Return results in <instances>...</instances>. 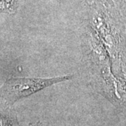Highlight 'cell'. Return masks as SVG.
Here are the masks:
<instances>
[{
  "label": "cell",
  "mask_w": 126,
  "mask_h": 126,
  "mask_svg": "<svg viewBox=\"0 0 126 126\" xmlns=\"http://www.w3.org/2000/svg\"><path fill=\"white\" fill-rule=\"evenodd\" d=\"M72 74L51 78H11L0 87V100L10 106L58 83L71 80Z\"/></svg>",
  "instance_id": "obj_1"
},
{
  "label": "cell",
  "mask_w": 126,
  "mask_h": 126,
  "mask_svg": "<svg viewBox=\"0 0 126 126\" xmlns=\"http://www.w3.org/2000/svg\"><path fill=\"white\" fill-rule=\"evenodd\" d=\"M0 126H20L17 114L13 107L0 100Z\"/></svg>",
  "instance_id": "obj_2"
},
{
  "label": "cell",
  "mask_w": 126,
  "mask_h": 126,
  "mask_svg": "<svg viewBox=\"0 0 126 126\" xmlns=\"http://www.w3.org/2000/svg\"><path fill=\"white\" fill-rule=\"evenodd\" d=\"M18 7V0H0V13L13 14Z\"/></svg>",
  "instance_id": "obj_3"
},
{
  "label": "cell",
  "mask_w": 126,
  "mask_h": 126,
  "mask_svg": "<svg viewBox=\"0 0 126 126\" xmlns=\"http://www.w3.org/2000/svg\"><path fill=\"white\" fill-rule=\"evenodd\" d=\"M30 126H46L45 124L42 123H40V122H38L35 124H32V125H30Z\"/></svg>",
  "instance_id": "obj_4"
}]
</instances>
